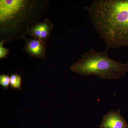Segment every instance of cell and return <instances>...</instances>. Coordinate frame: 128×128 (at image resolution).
Returning <instances> with one entry per match:
<instances>
[{
	"label": "cell",
	"instance_id": "1",
	"mask_svg": "<svg viewBox=\"0 0 128 128\" xmlns=\"http://www.w3.org/2000/svg\"><path fill=\"white\" fill-rule=\"evenodd\" d=\"M83 8L107 48L128 46V0H94Z\"/></svg>",
	"mask_w": 128,
	"mask_h": 128
},
{
	"label": "cell",
	"instance_id": "2",
	"mask_svg": "<svg viewBox=\"0 0 128 128\" xmlns=\"http://www.w3.org/2000/svg\"><path fill=\"white\" fill-rule=\"evenodd\" d=\"M48 5L47 0H0L1 39L22 38L46 13Z\"/></svg>",
	"mask_w": 128,
	"mask_h": 128
},
{
	"label": "cell",
	"instance_id": "3",
	"mask_svg": "<svg viewBox=\"0 0 128 128\" xmlns=\"http://www.w3.org/2000/svg\"><path fill=\"white\" fill-rule=\"evenodd\" d=\"M108 50L107 48L105 51L98 52L90 49L82 54L70 70L81 75L96 76L100 79H120L128 71V61L121 63L112 59L108 54Z\"/></svg>",
	"mask_w": 128,
	"mask_h": 128
},
{
	"label": "cell",
	"instance_id": "4",
	"mask_svg": "<svg viewBox=\"0 0 128 128\" xmlns=\"http://www.w3.org/2000/svg\"><path fill=\"white\" fill-rule=\"evenodd\" d=\"M54 26L53 23L48 18H45L42 22H38L29 28L26 34L34 39L46 41L50 36Z\"/></svg>",
	"mask_w": 128,
	"mask_h": 128
},
{
	"label": "cell",
	"instance_id": "5",
	"mask_svg": "<svg viewBox=\"0 0 128 128\" xmlns=\"http://www.w3.org/2000/svg\"><path fill=\"white\" fill-rule=\"evenodd\" d=\"M25 41L23 49L30 57L44 59L46 58V41L40 40L29 39L25 36L22 38Z\"/></svg>",
	"mask_w": 128,
	"mask_h": 128
},
{
	"label": "cell",
	"instance_id": "6",
	"mask_svg": "<svg viewBox=\"0 0 128 128\" xmlns=\"http://www.w3.org/2000/svg\"><path fill=\"white\" fill-rule=\"evenodd\" d=\"M100 128H128V124L121 116L120 109L117 112L109 111L104 115L100 126Z\"/></svg>",
	"mask_w": 128,
	"mask_h": 128
},
{
	"label": "cell",
	"instance_id": "7",
	"mask_svg": "<svg viewBox=\"0 0 128 128\" xmlns=\"http://www.w3.org/2000/svg\"><path fill=\"white\" fill-rule=\"evenodd\" d=\"M10 82V86L13 89H21L22 84V77L20 76L18 74H12L11 75Z\"/></svg>",
	"mask_w": 128,
	"mask_h": 128
},
{
	"label": "cell",
	"instance_id": "8",
	"mask_svg": "<svg viewBox=\"0 0 128 128\" xmlns=\"http://www.w3.org/2000/svg\"><path fill=\"white\" fill-rule=\"evenodd\" d=\"M10 77L7 75H0V85L5 90L8 89L9 86L10 85Z\"/></svg>",
	"mask_w": 128,
	"mask_h": 128
},
{
	"label": "cell",
	"instance_id": "9",
	"mask_svg": "<svg viewBox=\"0 0 128 128\" xmlns=\"http://www.w3.org/2000/svg\"><path fill=\"white\" fill-rule=\"evenodd\" d=\"M5 42V40H1L0 42V59L4 58L7 57L8 54H9V50L3 47V44Z\"/></svg>",
	"mask_w": 128,
	"mask_h": 128
}]
</instances>
